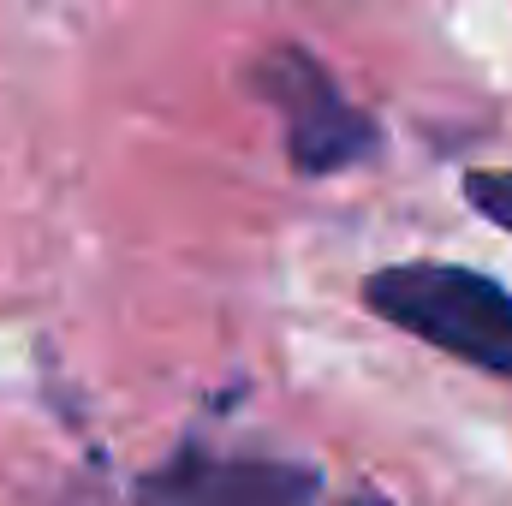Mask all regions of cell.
Instances as JSON below:
<instances>
[{"label": "cell", "mask_w": 512, "mask_h": 506, "mask_svg": "<svg viewBox=\"0 0 512 506\" xmlns=\"http://www.w3.org/2000/svg\"><path fill=\"white\" fill-rule=\"evenodd\" d=\"M364 304L399 334L512 381V292L459 262H393L364 280Z\"/></svg>", "instance_id": "cell-1"}, {"label": "cell", "mask_w": 512, "mask_h": 506, "mask_svg": "<svg viewBox=\"0 0 512 506\" xmlns=\"http://www.w3.org/2000/svg\"><path fill=\"white\" fill-rule=\"evenodd\" d=\"M137 506H387L376 495H334L322 471L268 459V453H221V447H179L137 483Z\"/></svg>", "instance_id": "cell-2"}, {"label": "cell", "mask_w": 512, "mask_h": 506, "mask_svg": "<svg viewBox=\"0 0 512 506\" xmlns=\"http://www.w3.org/2000/svg\"><path fill=\"white\" fill-rule=\"evenodd\" d=\"M256 90L280 108L286 126V155L298 173H340L376 155V120L340 96V84L322 72L316 54L280 48L256 66Z\"/></svg>", "instance_id": "cell-3"}, {"label": "cell", "mask_w": 512, "mask_h": 506, "mask_svg": "<svg viewBox=\"0 0 512 506\" xmlns=\"http://www.w3.org/2000/svg\"><path fill=\"white\" fill-rule=\"evenodd\" d=\"M465 203L483 221H495V227L512 233V167L507 173H465Z\"/></svg>", "instance_id": "cell-4"}]
</instances>
